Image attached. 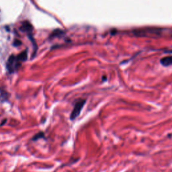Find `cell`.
Returning <instances> with one entry per match:
<instances>
[{
  "instance_id": "1",
  "label": "cell",
  "mask_w": 172,
  "mask_h": 172,
  "mask_svg": "<svg viewBox=\"0 0 172 172\" xmlns=\"http://www.w3.org/2000/svg\"><path fill=\"white\" fill-rule=\"evenodd\" d=\"M86 102V101L85 100H80L75 103L74 108H73V110L71 112L70 115V118L71 121L75 120L77 117L79 116V115H80L81 110H82L84 105H85Z\"/></svg>"
},
{
  "instance_id": "2",
  "label": "cell",
  "mask_w": 172,
  "mask_h": 172,
  "mask_svg": "<svg viewBox=\"0 0 172 172\" xmlns=\"http://www.w3.org/2000/svg\"><path fill=\"white\" fill-rule=\"evenodd\" d=\"M20 61L18 59L17 57L11 55L8 59L7 63V68L10 73H13L18 69L20 66Z\"/></svg>"
},
{
  "instance_id": "3",
  "label": "cell",
  "mask_w": 172,
  "mask_h": 172,
  "mask_svg": "<svg viewBox=\"0 0 172 172\" xmlns=\"http://www.w3.org/2000/svg\"><path fill=\"white\" fill-rule=\"evenodd\" d=\"M160 63L163 67H170L172 65V55L167 56L160 60Z\"/></svg>"
},
{
  "instance_id": "4",
  "label": "cell",
  "mask_w": 172,
  "mask_h": 172,
  "mask_svg": "<svg viewBox=\"0 0 172 172\" xmlns=\"http://www.w3.org/2000/svg\"><path fill=\"white\" fill-rule=\"evenodd\" d=\"M9 94L3 89H0V103H4L8 100Z\"/></svg>"
},
{
  "instance_id": "5",
  "label": "cell",
  "mask_w": 172,
  "mask_h": 172,
  "mask_svg": "<svg viewBox=\"0 0 172 172\" xmlns=\"http://www.w3.org/2000/svg\"><path fill=\"white\" fill-rule=\"evenodd\" d=\"M32 30V26L31 24L28 22H24L23 23L22 26L21 27V31L23 32H31Z\"/></svg>"
},
{
  "instance_id": "6",
  "label": "cell",
  "mask_w": 172,
  "mask_h": 172,
  "mask_svg": "<svg viewBox=\"0 0 172 172\" xmlns=\"http://www.w3.org/2000/svg\"><path fill=\"white\" fill-rule=\"evenodd\" d=\"M27 57H28V54H27V51H24L22 53H21L17 57L18 59L20 62H22L26 61L27 59Z\"/></svg>"
},
{
  "instance_id": "7",
  "label": "cell",
  "mask_w": 172,
  "mask_h": 172,
  "mask_svg": "<svg viewBox=\"0 0 172 172\" xmlns=\"http://www.w3.org/2000/svg\"><path fill=\"white\" fill-rule=\"evenodd\" d=\"M44 136H45V135H44V133H42V132H40L39 133L36 134V135L34 136L33 138H32V140H33V141H36V140H38V139L43 138Z\"/></svg>"
},
{
  "instance_id": "8",
  "label": "cell",
  "mask_w": 172,
  "mask_h": 172,
  "mask_svg": "<svg viewBox=\"0 0 172 172\" xmlns=\"http://www.w3.org/2000/svg\"><path fill=\"white\" fill-rule=\"evenodd\" d=\"M13 45H14V46H19V45H21V42L20 41H19L18 40H16L14 42H13Z\"/></svg>"
}]
</instances>
